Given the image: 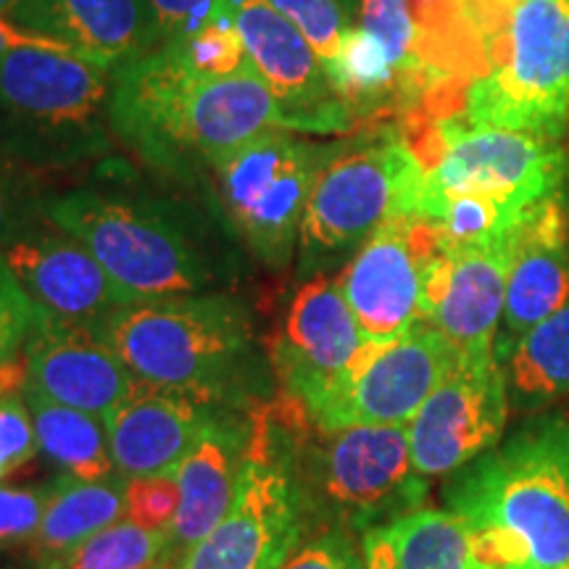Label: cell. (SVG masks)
Instances as JSON below:
<instances>
[{
	"instance_id": "cell-1",
	"label": "cell",
	"mask_w": 569,
	"mask_h": 569,
	"mask_svg": "<svg viewBox=\"0 0 569 569\" xmlns=\"http://www.w3.org/2000/svg\"><path fill=\"white\" fill-rule=\"evenodd\" d=\"M42 201V219L101 261L134 301L222 293L238 274L232 227L222 211L142 188L127 169Z\"/></svg>"
},
{
	"instance_id": "cell-2",
	"label": "cell",
	"mask_w": 569,
	"mask_h": 569,
	"mask_svg": "<svg viewBox=\"0 0 569 569\" xmlns=\"http://www.w3.org/2000/svg\"><path fill=\"white\" fill-rule=\"evenodd\" d=\"M111 127L153 172L188 182L230 148L288 122L251 61L234 74L203 77L167 42L113 71Z\"/></svg>"
},
{
	"instance_id": "cell-3",
	"label": "cell",
	"mask_w": 569,
	"mask_h": 569,
	"mask_svg": "<svg viewBox=\"0 0 569 569\" xmlns=\"http://www.w3.org/2000/svg\"><path fill=\"white\" fill-rule=\"evenodd\" d=\"M446 507L472 559L493 569H569V422L538 417L451 472Z\"/></svg>"
},
{
	"instance_id": "cell-4",
	"label": "cell",
	"mask_w": 569,
	"mask_h": 569,
	"mask_svg": "<svg viewBox=\"0 0 569 569\" xmlns=\"http://www.w3.org/2000/svg\"><path fill=\"white\" fill-rule=\"evenodd\" d=\"M142 382L203 407L232 409L267 396L272 367L256 351L253 322L234 296L138 301L98 332Z\"/></svg>"
},
{
	"instance_id": "cell-5",
	"label": "cell",
	"mask_w": 569,
	"mask_h": 569,
	"mask_svg": "<svg viewBox=\"0 0 569 569\" xmlns=\"http://www.w3.org/2000/svg\"><path fill=\"white\" fill-rule=\"evenodd\" d=\"M111 90L113 71L82 56L17 48L0 61V153L40 177L106 159Z\"/></svg>"
},
{
	"instance_id": "cell-6",
	"label": "cell",
	"mask_w": 569,
	"mask_h": 569,
	"mask_svg": "<svg viewBox=\"0 0 569 569\" xmlns=\"http://www.w3.org/2000/svg\"><path fill=\"white\" fill-rule=\"evenodd\" d=\"M469 124L561 140L569 127V0H519L486 32V69L467 84Z\"/></svg>"
},
{
	"instance_id": "cell-7",
	"label": "cell",
	"mask_w": 569,
	"mask_h": 569,
	"mask_svg": "<svg viewBox=\"0 0 569 569\" xmlns=\"http://www.w3.org/2000/svg\"><path fill=\"white\" fill-rule=\"evenodd\" d=\"M422 163L396 124L356 142H338L306 206L298 238V274H327L367 243L390 217H411Z\"/></svg>"
},
{
	"instance_id": "cell-8",
	"label": "cell",
	"mask_w": 569,
	"mask_h": 569,
	"mask_svg": "<svg viewBox=\"0 0 569 569\" xmlns=\"http://www.w3.org/2000/svg\"><path fill=\"white\" fill-rule=\"evenodd\" d=\"M403 138L425 169L411 211L419 219L457 196L493 198L530 211L557 193L567 174L559 140L469 124L461 117L403 132Z\"/></svg>"
},
{
	"instance_id": "cell-9",
	"label": "cell",
	"mask_w": 569,
	"mask_h": 569,
	"mask_svg": "<svg viewBox=\"0 0 569 569\" xmlns=\"http://www.w3.org/2000/svg\"><path fill=\"white\" fill-rule=\"evenodd\" d=\"M338 142L264 130L213 159L209 177L219 209L261 264L284 269L298 251L306 206Z\"/></svg>"
},
{
	"instance_id": "cell-10",
	"label": "cell",
	"mask_w": 569,
	"mask_h": 569,
	"mask_svg": "<svg viewBox=\"0 0 569 569\" xmlns=\"http://www.w3.org/2000/svg\"><path fill=\"white\" fill-rule=\"evenodd\" d=\"M251 443L232 507L172 569H282L301 546L309 498L264 415L251 417Z\"/></svg>"
},
{
	"instance_id": "cell-11",
	"label": "cell",
	"mask_w": 569,
	"mask_h": 569,
	"mask_svg": "<svg viewBox=\"0 0 569 569\" xmlns=\"http://www.w3.org/2000/svg\"><path fill=\"white\" fill-rule=\"evenodd\" d=\"M457 365V346L427 322L390 343L367 340L306 417L322 436L348 427H407Z\"/></svg>"
},
{
	"instance_id": "cell-12",
	"label": "cell",
	"mask_w": 569,
	"mask_h": 569,
	"mask_svg": "<svg viewBox=\"0 0 569 569\" xmlns=\"http://www.w3.org/2000/svg\"><path fill=\"white\" fill-rule=\"evenodd\" d=\"M315 486L343 528L372 530L422 507L425 475L411 461L407 427H348L327 432Z\"/></svg>"
},
{
	"instance_id": "cell-13",
	"label": "cell",
	"mask_w": 569,
	"mask_h": 569,
	"mask_svg": "<svg viewBox=\"0 0 569 569\" xmlns=\"http://www.w3.org/2000/svg\"><path fill=\"white\" fill-rule=\"evenodd\" d=\"M446 246L427 219L390 217L351 256L338 282L365 340L390 343L422 322L427 267Z\"/></svg>"
},
{
	"instance_id": "cell-14",
	"label": "cell",
	"mask_w": 569,
	"mask_h": 569,
	"mask_svg": "<svg viewBox=\"0 0 569 569\" xmlns=\"http://www.w3.org/2000/svg\"><path fill=\"white\" fill-rule=\"evenodd\" d=\"M509 417V388L496 353H459L407 425L411 461L425 478L451 475L498 446Z\"/></svg>"
},
{
	"instance_id": "cell-15",
	"label": "cell",
	"mask_w": 569,
	"mask_h": 569,
	"mask_svg": "<svg viewBox=\"0 0 569 569\" xmlns=\"http://www.w3.org/2000/svg\"><path fill=\"white\" fill-rule=\"evenodd\" d=\"M246 56L284 113L290 132L346 134L356 119L332 88L309 40L264 0H243L234 13Z\"/></svg>"
},
{
	"instance_id": "cell-16",
	"label": "cell",
	"mask_w": 569,
	"mask_h": 569,
	"mask_svg": "<svg viewBox=\"0 0 569 569\" xmlns=\"http://www.w3.org/2000/svg\"><path fill=\"white\" fill-rule=\"evenodd\" d=\"M365 343L340 282L317 274L298 288L267 359L290 401L309 411L346 375Z\"/></svg>"
},
{
	"instance_id": "cell-17",
	"label": "cell",
	"mask_w": 569,
	"mask_h": 569,
	"mask_svg": "<svg viewBox=\"0 0 569 569\" xmlns=\"http://www.w3.org/2000/svg\"><path fill=\"white\" fill-rule=\"evenodd\" d=\"M515 234L478 246H446L427 267L422 322L436 327L459 353H496Z\"/></svg>"
},
{
	"instance_id": "cell-18",
	"label": "cell",
	"mask_w": 569,
	"mask_h": 569,
	"mask_svg": "<svg viewBox=\"0 0 569 569\" xmlns=\"http://www.w3.org/2000/svg\"><path fill=\"white\" fill-rule=\"evenodd\" d=\"M3 256L34 306L67 322L101 332L119 311L138 303L80 240L46 219Z\"/></svg>"
},
{
	"instance_id": "cell-19",
	"label": "cell",
	"mask_w": 569,
	"mask_h": 569,
	"mask_svg": "<svg viewBox=\"0 0 569 569\" xmlns=\"http://www.w3.org/2000/svg\"><path fill=\"white\" fill-rule=\"evenodd\" d=\"M21 356L24 388L92 417H109L138 386V377L96 330L46 311L38 315Z\"/></svg>"
},
{
	"instance_id": "cell-20",
	"label": "cell",
	"mask_w": 569,
	"mask_h": 569,
	"mask_svg": "<svg viewBox=\"0 0 569 569\" xmlns=\"http://www.w3.org/2000/svg\"><path fill=\"white\" fill-rule=\"evenodd\" d=\"M569 301L567 213L561 193L543 198L515 234V259L507 280V301L496 338L498 361H507L532 327Z\"/></svg>"
},
{
	"instance_id": "cell-21",
	"label": "cell",
	"mask_w": 569,
	"mask_h": 569,
	"mask_svg": "<svg viewBox=\"0 0 569 569\" xmlns=\"http://www.w3.org/2000/svg\"><path fill=\"white\" fill-rule=\"evenodd\" d=\"M11 21L109 71L161 46L148 0H19Z\"/></svg>"
},
{
	"instance_id": "cell-22",
	"label": "cell",
	"mask_w": 569,
	"mask_h": 569,
	"mask_svg": "<svg viewBox=\"0 0 569 569\" xmlns=\"http://www.w3.org/2000/svg\"><path fill=\"white\" fill-rule=\"evenodd\" d=\"M211 409L217 407L138 380L122 407L103 417L117 475L124 480L177 475Z\"/></svg>"
},
{
	"instance_id": "cell-23",
	"label": "cell",
	"mask_w": 569,
	"mask_h": 569,
	"mask_svg": "<svg viewBox=\"0 0 569 569\" xmlns=\"http://www.w3.org/2000/svg\"><path fill=\"white\" fill-rule=\"evenodd\" d=\"M251 427L253 422L240 419L232 409H211L196 446L177 469L182 498L172 525L174 561L209 536L232 507L240 469L251 443Z\"/></svg>"
},
{
	"instance_id": "cell-24",
	"label": "cell",
	"mask_w": 569,
	"mask_h": 569,
	"mask_svg": "<svg viewBox=\"0 0 569 569\" xmlns=\"http://www.w3.org/2000/svg\"><path fill=\"white\" fill-rule=\"evenodd\" d=\"M124 515L127 480L122 475L103 480H77L67 475L59 480V490L32 538V557L42 569H63L80 546Z\"/></svg>"
},
{
	"instance_id": "cell-25",
	"label": "cell",
	"mask_w": 569,
	"mask_h": 569,
	"mask_svg": "<svg viewBox=\"0 0 569 569\" xmlns=\"http://www.w3.org/2000/svg\"><path fill=\"white\" fill-rule=\"evenodd\" d=\"M365 569H469L472 549L459 517L417 509L361 536Z\"/></svg>"
},
{
	"instance_id": "cell-26",
	"label": "cell",
	"mask_w": 569,
	"mask_h": 569,
	"mask_svg": "<svg viewBox=\"0 0 569 569\" xmlns=\"http://www.w3.org/2000/svg\"><path fill=\"white\" fill-rule=\"evenodd\" d=\"M40 451L77 480H103L113 475L109 432L101 417L63 407L24 388Z\"/></svg>"
},
{
	"instance_id": "cell-27",
	"label": "cell",
	"mask_w": 569,
	"mask_h": 569,
	"mask_svg": "<svg viewBox=\"0 0 569 569\" xmlns=\"http://www.w3.org/2000/svg\"><path fill=\"white\" fill-rule=\"evenodd\" d=\"M509 403L538 409L569 396V301L515 346L503 361Z\"/></svg>"
},
{
	"instance_id": "cell-28",
	"label": "cell",
	"mask_w": 569,
	"mask_h": 569,
	"mask_svg": "<svg viewBox=\"0 0 569 569\" xmlns=\"http://www.w3.org/2000/svg\"><path fill=\"white\" fill-rule=\"evenodd\" d=\"M172 530H146L130 519L92 536L63 569H153L172 559Z\"/></svg>"
},
{
	"instance_id": "cell-29",
	"label": "cell",
	"mask_w": 569,
	"mask_h": 569,
	"mask_svg": "<svg viewBox=\"0 0 569 569\" xmlns=\"http://www.w3.org/2000/svg\"><path fill=\"white\" fill-rule=\"evenodd\" d=\"M42 177L0 153V253L42 222Z\"/></svg>"
},
{
	"instance_id": "cell-30",
	"label": "cell",
	"mask_w": 569,
	"mask_h": 569,
	"mask_svg": "<svg viewBox=\"0 0 569 569\" xmlns=\"http://www.w3.org/2000/svg\"><path fill=\"white\" fill-rule=\"evenodd\" d=\"M264 3L272 6L282 19H288L315 46L325 63L336 59L340 42L351 27L338 0H264Z\"/></svg>"
},
{
	"instance_id": "cell-31",
	"label": "cell",
	"mask_w": 569,
	"mask_h": 569,
	"mask_svg": "<svg viewBox=\"0 0 569 569\" xmlns=\"http://www.w3.org/2000/svg\"><path fill=\"white\" fill-rule=\"evenodd\" d=\"M56 490L59 480L27 488L0 486V549H11L38 536Z\"/></svg>"
},
{
	"instance_id": "cell-32",
	"label": "cell",
	"mask_w": 569,
	"mask_h": 569,
	"mask_svg": "<svg viewBox=\"0 0 569 569\" xmlns=\"http://www.w3.org/2000/svg\"><path fill=\"white\" fill-rule=\"evenodd\" d=\"M40 309L21 288L9 261L0 253V365L17 359L30 338Z\"/></svg>"
},
{
	"instance_id": "cell-33",
	"label": "cell",
	"mask_w": 569,
	"mask_h": 569,
	"mask_svg": "<svg viewBox=\"0 0 569 569\" xmlns=\"http://www.w3.org/2000/svg\"><path fill=\"white\" fill-rule=\"evenodd\" d=\"M180 482L177 475L127 480V515L124 519L146 530H172L180 509Z\"/></svg>"
},
{
	"instance_id": "cell-34",
	"label": "cell",
	"mask_w": 569,
	"mask_h": 569,
	"mask_svg": "<svg viewBox=\"0 0 569 569\" xmlns=\"http://www.w3.org/2000/svg\"><path fill=\"white\" fill-rule=\"evenodd\" d=\"M40 451L38 432L24 393L0 396V478L27 465Z\"/></svg>"
},
{
	"instance_id": "cell-35",
	"label": "cell",
	"mask_w": 569,
	"mask_h": 569,
	"mask_svg": "<svg viewBox=\"0 0 569 569\" xmlns=\"http://www.w3.org/2000/svg\"><path fill=\"white\" fill-rule=\"evenodd\" d=\"M282 569H365V559L346 530L332 528L298 546Z\"/></svg>"
},
{
	"instance_id": "cell-36",
	"label": "cell",
	"mask_w": 569,
	"mask_h": 569,
	"mask_svg": "<svg viewBox=\"0 0 569 569\" xmlns=\"http://www.w3.org/2000/svg\"><path fill=\"white\" fill-rule=\"evenodd\" d=\"M219 0H148L156 27H159L161 46L203 27L217 9Z\"/></svg>"
},
{
	"instance_id": "cell-37",
	"label": "cell",
	"mask_w": 569,
	"mask_h": 569,
	"mask_svg": "<svg viewBox=\"0 0 569 569\" xmlns=\"http://www.w3.org/2000/svg\"><path fill=\"white\" fill-rule=\"evenodd\" d=\"M17 48H46V51L71 53L61 46V42L42 38V34L24 30V27L13 24L11 19L0 17V61H3L11 51H17Z\"/></svg>"
},
{
	"instance_id": "cell-38",
	"label": "cell",
	"mask_w": 569,
	"mask_h": 569,
	"mask_svg": "<svg viewBox=\"0 0 569 569\" xmlns=\"http://www.w3.org/2000/svg\"><path fill=\"white\" fill-rule=\"evenodd\" d=\"M411 3V13H425V11H430V9H436V6H440L443 3V0H409Z\"/></svg>"
},
{
	"instance_id": "cell-39",
	"label": "cell",
	"mask_w": 569,
	"mask_h": 569,
	"mask_svg": "<svg viewBox=\"0 0 569 569\" xmlns=\"http://www.w3.org/2000/svg\"><path fill=\"white\" fill-rule=\"evenodd\" d=\"M340 6H343V11H346V17H348V21H356V17H359V6H361V0H338Z\"/></svg>"
},
{
	"instance_id": "cell-40",
	"label": "cell",
	"mask_w": 569,
	"mask_h": 569,
	"mask_svg": "<svg viewBox=\"0 0 569 569\" xmlns=\"http://www.w3.org/2000/svg\"><path fill=\"white\" fill-rule=\"evenodd\" d=\"M17 3H19V0H0V17L11 19V13H13V9H17Z\"/></svg>"
},
{
	"instance_id": "cell-41",
	"label": "cell",
	"mask_w": 569,
	"mask_h": 569,
	"mask_svg": "<svg viewBox=\"0 0 569 569\" xmlns=\"http://www.w3.org/2000/svg\"><path fill=\"white\" fill-rule=\"evenodd\" d=\"M469 569H493V567H488V565H482V561L472 559V561H469Z\"/></svg>"
},
{
	"instance_id": "cell-42",
	"label": "cell",
	"mask_w": 569,
	"mask_h": 569,
	"mask_svg": "<svg viewBox=\"0 0 569 569\" xmlns=\"http://www.w3.org/2000/svg\"><path fill=\"white\" fill-rule=\"evenodd\" d=\"M503 3H519V0H503Z\"/></svg>"
},
{
	"instance_id": "cell-43",
	"label": "cell",
	"mask_w": 569,
	"mask_h": 569,
	"mask_svg": "<svg viewBox=\"0 0 569 569\" xmlns=\"http://www.w3.org/2000/svg\"><path fill=\"white\" fill-rule=\"evenodd\" d=\"M153 569H167V565H163V567H153Z\"/></svg>"
}]
</instances>
